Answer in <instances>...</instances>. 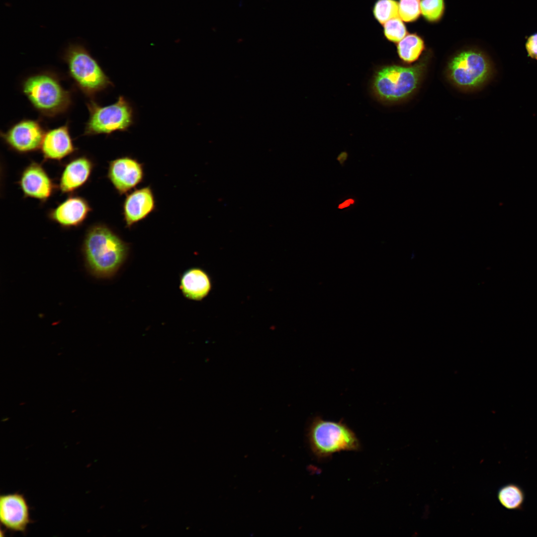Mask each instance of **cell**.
I'll return each instance as SVG.
<instances>
[{
  "mask_svg": "<svg viewBox=\"0 0 537 537\" xmlns=\"http://www.w3.org/2000/svg\"><path fill=\"white\" fill-rule=\"evenodd\" d=\"M87 262L96 275L114 274L126 259L128 247L109 228L95 225L88 230L84 242Z\"/></svg>",
  "mask_w": 537,
  "mask_h": 537,
  "instance_id": "1",
  "label": "cell"
},
{
  "mask_svg": "<svg viewBox=\"0 0 537 537\" xmlns=\"http://www.w3.org/2000/svg\"><path fill=\"white\" fill-rule=\"evenodd\" d=\"M427 65L426 59L408 67L389 65L375 74L372 83L374 95L381 101L395 102L411 96L418 89Z\"/></svg>",
  "mask_w": 537,
  "mask_h": 537,
  "instance_id": "2",
  "label": "cell"
},
{
  "mask_svg": "<svg viewBox=\"0 0 537 537\" xmlns=\"http://www.w3.org/2000/svg\"><path fill=\"white\" fill-rule=\"evenodd\" d=\"M308 438L313 453L325 458L342 451H356L360 447L355 433L343 422L325 420L317 417L309 427Z\"/></svg>",
  "mask_w": 537,
  "mask_h": 537,
  "instance_id": "3",
  "label": "cell"
},
{
  "mask_svg": "<svg viewBox=\"0 0 537 537\" xmlns=\"http://www.w3.org/2000/svg\"><path fill=\"white\" fill-rule=\"evenodd\" d=\"M70 74L86 93L93 94L111 85L96 61L80 43H70L64 52Z\"/></svg>",
  "mask_w": 537,
  "mask_h": 537,
  "instance_id": "4",
  "label": "cell"
},
{
  "mask_svg": "<svg viewBox=\"0 0 537 537\" xmlns=\"http://www.w3.org/2000/svg\"><path fill=\"white\" fill-rule=\"evenodd\" d=\"M448 75L456 86L474 89L486 83L493 73L492 64L482 52L474 50L462 51L448 64Z\"/></svg>",
  "mask_w": 537,
  "mask_h": 537,
  "instance_id": "5",
  "label": "cell"
},
{
  "mask_svg": "<svg viewBox=\"0 0 537 537\" xmlns=\"http://www.w3.org/2000/svg\"><path fill=\"white\" fill-rule=\"evenodd\" d=\"M23 91L32 105L40 112L54 115L64 111L70 96L54 77L42 74L31 76L23 85Z\"/></svg>",
  "mask_w": 537,
  "mask_h": 537,
  "instance_id": "6",
  "label": "cell"
},
{
  "mask_svg": "<svg viewBox=\"0 0 537 537\" xmlns=\"http://www.w3.org/2000/svg\"><path fill=\"white\" fill-rule=\"evenodd\" d=\"M90 117L85 128L86 135L109 134L125 131L133 124V110L130 104L119 96L115 103L101 106L91 101L88 103Z\"/></svg>",
  "mask_w": 537,
  "mask_h": 537,
  "instance_id": "7",
  "label": "cell"
},
{
  "mask_svg": "<svg viewBox=\"0 0 537 537\" xmlns=\"http://www.w3.org/2000/svg\"><path fill=\"white\" fill-rule=\"evenodd\" d=\"M0 522L12 532L25 533L31 523L30 509L23 494L14 493L0 496Z\"/></svg>",
  "mask_w": 537,
  "mask_h": 537,
  "instance_id": "8",
  "label": "cell"
},
{
  "mask_svg": "<svg viewBox=\"0 0 537 537\" xmlns=\"http://www.w3.org/2000/svg\"><path fill=\"white\" fill-rule=\"evenodd\" d=\"M45 134L37 121L27 119L14 124L2 136L12 150L25 153L40 148Z\"/></svg>",
  "mask_w": 537,
  "mask_h": 537,
  "instance_id": "9",
  "label": "cell"
},
{
  "mask_svg": "<svg viewBox=\"0 0 537 537\" xmlns=\"http://www.w3.org/2000/svg\"><path fill=\"white\" fill-rule=\"evenodd\" d=\"M142 166L136 160L122 157L111 161L108 177L120 194L124 193L136 186L143 179Z\"/></svg>",
  "mask_w": 537,
  "mask_h": 537,
  "instance_id": "10",
  "label": "cell"
},
{
  "mask_svg": "<svg viewBox=\"0 0 537 537\" xmlns=\"http://www.w3.org/2000/svg\"><path fill=\"white\" fill-rule=\"evenodd\" d=\"M24 196L45 201L52 195L55 185L44 168L31 163L23 171L19 181Z\"/></svg>",
  "mask_w": 537,
  "mask_h": 537,
  "instance_id": "11",
  "label": "cell"
},
{
  "mask_svg": "<svg viewBox=\"0 0 537 537\" xmlns=\"http://www.w3.org/2000/svg\"><path fill=\"white\" fill-rule=\"evenodd\" d=\"M91 210L86 199L71 196L52 209L49 215L50 219L63 227H77L84 222Z\"/></svg>",
  "mask_w": 537,
  "mask_h": 537,
  "instance_id": "12",
  "label": "cell"
},
{
  "mask_svg": "<svg viewBox=\"0 0 537 537\" xmlns=\"http://www.w3.org/2000/svg\"><path fill=\"white\" fill-rule=\"evenodd\" d=\"M155 208L152 190L146 187L135 190L127 196L124 203L123 213L127 227L146 217Z\"/></svg>",
  "mask_w": 537,
  "mask_h": 537,
  "instance_id": "13",
  "label": "cell"
},
{
  "mask_svg": "<svg viewBox=\"0 0 537 537\" xmlns=\"http://www.w3.org/2000/svg\"><path fill=\"white\" fill-rule=\"evenodd\" d=\"M45 159L60 161L75 151L67 125L45 134L41 146Z\"/></svg>",
  "mask_w": 537,
  "mask_h": 537,
  "instance_id": "14",
  "label": "cell"
},
{
  "mask_svg": "<svg viewBox=\"0 0 537 537\" xmlns=\"http://www.w3.org/2000/svg\"><path fill=\"white\" fill-rule=\"evenodd\" d=\"M93 167L92 161L85 156L71 161L65 167L60 178L61 191L70 193L82 186L89 179Z\"/></svg>",
  "mask_w": 537,
  "mask_h": 537,
  "instance_id": "15",
  "label": "cell"
},
{
  "mask_svg": "<svg viewBox=\"0 0 537 537\" xmlns=\"http://www.w3.org/2000/svg\"><path fill=\"white\" fill-rule=\"evenodd\" d=\"M211 288L210 278L202 269L193 268L183 272L180 282L183 295L193 300H200L205 297Z\"/></svg>",
  "mask_w": 537,
  "mask_h": 537,
  "instance_id": "16",
  "label": "cell"
},
{
  "mask_svg": "<svg viewBox=\"0 0 537 537\" xmlns=\"http://www.w3.org/2000/svg\"><path fill=\"white\" fill-rule=\"evenodd\" d=\"M400 59L405 63L411 64L416 62L425 49L423 39L415 34L406 35L397 46Z\"/></svg>",
  "mask_w": 537,
  "mask_h": 537,
  "instance_id": "17",
  "label": "cell"
},
{
  "mask_svg": "<svg viewBox=\"0 0 537 537\" xmlns=\"http://www.w3.org/2000/svg\"><path fill=\"white\" fill-rule=\"evenodd\" d=\"M497 497L499 503L505 509L520 510L523 508L525 495L523 490L519 485L509 483L499 490Z\"/></svg>",
  "mask_w": 537,
  "mask_h": 537,
  "instance_id": "18",
  "label": "cell"
},
{
  "mask_svg": "<svg viewBox=\"0 0 537 537\" xmlns=\"http://www.w3.org/2000/svg\"><path fill=\"white\" fill-rule=\"evenodd\" d=\"M373 12L376 19L384 24L391 19L399 17L398 3L395 0H378Z\"/></svg>",
  "mask_w": 537,
  "mask_h": 537,
  "instance_id": "19",
  "label": "cell"
},
{
  "mask_svg": "<svg viewBox=\"0 0 537 537\" xmlns=\"http://www.w3.org/2000/svg\"><path fill=\"white\" fill-rule=\"evenodd\" d=\"M384 33L389 41L397 43L407 35L406 28L401 18L391 19L384 24Z\"/></svg>",
  "mask_w": 537,
  "mask_h": 537,
  "instance_id": "20",
  "label": "cell"
},
{
  "mask_svg": "<svg viewBox=\"0 0 537 537\" xmlns=\"http://www.w3.org/2000/svg\"><path fill=\"white\" fill-rule=\"evenodd\" d=\"M421 12L424 17L430 21L439 20L444 11V0H422L420 2Z\"/></svg>",
  "mask_w": 537,
  "mask_h": 537,
  "instance_id": "21",
  "label": "cell"
},
{
  "mask_svg": "<svg viewBox=\"0 0 537 537\" xmlns=\"http://www.w3.org/2000/svg\"><path fill=\"white\" fill-rule=\"evenodd\" d=\"M399 16L404 21L416 20L421 12L419 0H400L398 3Z\"/></svg>",
  "mask_w": 537,
  "mask_h": 537,
  "instance_id": "22",
  "label": "cell"
},
{
  "mask_svg": "<svg viewBox=\"0 0 537 537\" xmlns=\"http://www.w3.org/2000/svg\"><path fill=\"white\" fill-rule=\"evenodd\" d=\"M525 46L528 56L537 60V32L528 37Z\"/></svg>",
  "mask_w": 537,
  "mask_h": 537,
  "instance_id": "23",
  "label": "cell"
},
{
  "mask_svg": "<svg viewBox=\"0 0 537 537\" xmlns=\"http://www.w3.org/2000/svg\"><path fill=\"white\" fill-rule=\"evenodd\" d=\"M348 157V154L347 152L344 151L341 152L336 158V160L339 162L340 164L342 166H344L345 161L347 160Z\"/></svg>",
  "mask_w": 537,
  "mask_h": 537,
  "instance_id": "24",
  "label": "cell"
},
{
  "mask_svg": "<svg viewBox=\"0 0 537 537\" xmlns=\"http://www.w3.org/2000/svg\"><path fill=\"white\" fill-rule=\"evenodd\" d=\"M355 200L353 198H349L341 203L339 204L338 206V208L340 209H344L349 207L350 205L355 203Z\"/></svg>",
  "mask_w": 537,
  "mask_h": 537,
  "instance_id": "25",
  "label": "cell"
}]
</instances>
